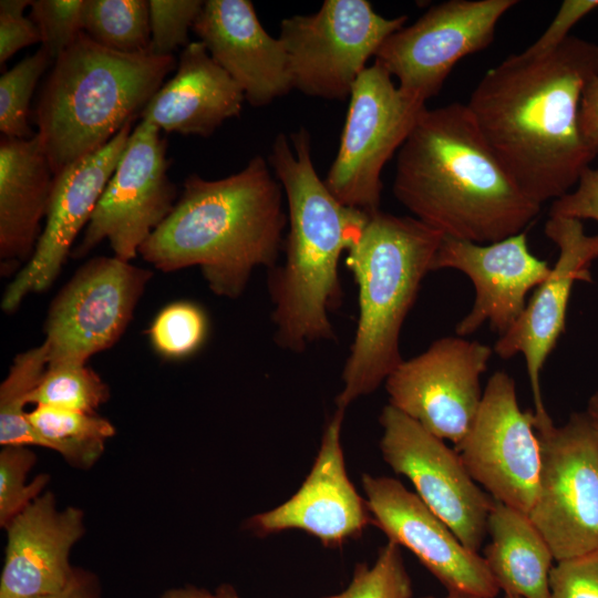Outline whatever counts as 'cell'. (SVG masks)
Returning <instances> with one entry per match:
<instances>
[{"label": "cell", "instance_id": "obj_37", "mask_svg": "<svg viewBox=\"0 0 598 598\" xmlns=\"http://www.w3.org/2000/svg\"><path fill=\"white\" fill-rule=\"evenodd\" d=\"M30 0L0 1V64L3 65L19 50L41 42L38 28L23 16Z\"/></svg>", "mask_w": 598, "mask_h": 598}, {"label": "cell", "instance_id": "obj_46", "mask_svg": "<svg viewBox=\"0 0 598 598\" xmlns=\"http://www.w3.org/2000/svg\"><path fill=\"white\" fill-rule=\"evenodd\" d=\"M504 598H519V597L513 596V595H505Z\"/></svg>", "mask_w": 598, "mask_h": 598}, {"label": "cell", "instance_id": "obj_11", "mask_svg": "<svg viewBox=\"0 0 598 598\" xmlns=\"http://www.w3.org/2000/svg\"><path fill=\"white\" fill-rule=\"evenodd\" d=\"M153 272L115 256L82 265L50 305L48 364L86 363L125 332Z\"/></svg>", "mask_w": 598, "mask_h": 598}, {"label": "cell", "instance_id": "obj_27", "mask_svg": "<svg viewBox=\"0 0 598 598\" xmlns=\"http://www.w3.org/2000/svg\"><path fill=\"white\" fill-rule=\"evenodd\" d=\"M82 31L96 44L118 53L150 52L148 1L84 0Z\"/></svg>", "mask_w": 598, "mask_h": 598}, {"label": "cell", "instance_id": "obj_39", "mask_svg": "<svg viewBox=\"0 0 598 598\" xmlns=\"http://www.w3.org/2000/svg\"><path fill=\"white\" fill-rule=\"evenodd\" d=\"M549 216H561L598 223V169L587 167L580 175L575 189L555 199Z\"/></svg>", "mask_w": 598, "mask_h": 598}, {"label": "cell", "instance_id": "obj_26", "mask_svg": "<svg viewBox=\"0 0 598 598\" xmlns=\"http://www.w3.org/2000/svg\"><path fill=\"white\" fill-rule=\"evenodd\" d=\"M39 446L58 452L70 465L86 470L102 456L113 424L97 415L75 410L35 405L28 412Z\"/></svg>", "mask_w": 598, "mask_h": 598}, {"label": "cell", "instance_id": "obj_35", "mask_svg": "<svg viewBox=\"0 0 598 598\" xmlns=\"http://www.w3.org/2000/svg\"><path fill=\"white\" fill-rule=\"evenodd\" d=\"M84 0H35L29 18L38 28L42 48L51 59L64 52L82 32Z\"/></svg>", "mask_w": 598, "mask_h": 598}, {"label": "cell", "instance_id": "obj_13", "mask_svg": "<svg viewBox=\"0 0 598 598\" xmlns=\"http://www.w3.org/2000/svg\"><path fill=\"white\" fill-rule=\"evenodd\" d=\"M493 349L465 337H443L403 360L386 378L389 404L441 440L458 444L477 414L481 377Z\"/></svg>", "mask_w": 598, "mask_h": 598}, {"label": "cell", "instance_id": "obj_38", "mask_svg": "<svg viewBox=\"0 0 598 598\" xmlns=\"http://www.w3.org/2000/svg\"><path fill=\"white\" fill-rule=\"evenodd\" d=\"M598 9V0H565L542 35L522 53L539 56L559 47L584 17Z\"/></svg>", "mask_w": 598, "mask_h": 598}, {"label": "cell", "instance_id": "obj_31", "mask_svg": "<svg viewBox=\"0 0 598 598\" xmlns=\"http://www.w3.org/2000/svg\"><path fill=\"white\" fill-rule=\"evenodd\" d=\"M208 333V319L204 310L188 301H178L163 308L154 318L148 337L155 351L167 359H182L193 354Z\"/></svg>", "mask_w": 598, "mask_h": 598}, {"label": "cell", "instance_id": "obj_4", "mask_svg": "<svg viewBox=\"0 0 598 598\" xmlns=\"http://www.w3.org/2000/svg\"><path fill=\"white\" fill-rule=\"evenodd\" d=\"M268 164L288 206L285 260L269 271L275 340L301 352L311 343L332 340L330 312L342 299L338 266L368 219L364 212L339 202L312 163L306 128L276 136Z\"/></svg>", "mask_w": 598, "mask_h": 598}, {"label": "cell", "instance_id": "obj_22", "mask_svg": "<svg viewBox=\"0 0 598 598\" xmlns=\"http://www.w3.org/2000/svg\"><path fill=\"white\" fill-rule=\"evenodd\" d=\"M6 530L0 598H40L70 584L76 570L70 553L85 532L81 509H60L54 495L44 492Z\"/></svg>", "mask_w": 598, "mask_h": 598}, {"label": "cell", "instance_id": "obj_34", "mask_svg": "<svg viewBox=\"0 0 598 598\" xmlns=\"http://www.w3.org/2000/svg\"><path fill=\"white\" fill-rule=\"evenodd\" d=\"M203 6L200 0H150V52L165 56L179 47L184 49Z\"/></svg>", "mask_w": 598, "mask_h": 598}, {"label": "cell", "instance_id": "obj_29", "mask_svg": "<svg viewBox=\"0 0 598 598\" xmlns=\"http://www.w3.org/2000/svg\"><path fill=\"white\" fill-rule=\"evenodd\" d=\"M110 398V389L86 363L48 364L28 404L96 413Z\"/></svg>", "mask_w": 598, "mask_h": 598}, {"label": "cell", "instance_id": "obj_44", "mask_svg": "<svg viewBox=\"0 0 598 598\" xmlns=\"http://www.w3.org/2000/svg\"><path fill=\"white\" fill-rule=\"evenodd\" d=\"M216 598H238L237 594L229 587H221L216 594Z\"/></svg>", "mask_w": 598, "mask_h": 598}, {"label": "cell", "instance_id": "obj_17", "mask_svg": "<svg viewBox=\"0 0 598 598\" xmlns=\"http://www.w3.org/2000/svg\"><path fill=\"white\" fill-rule=\"evenodd\" d=\"M375 526L409 549L446 591L495 598L501 589L483 556L467 548L448 526L399 480L362 476Z\"/></svg>", "mask_w": 598, "mask_h": 598}, {"label": "cell", "instance_id": "obj_28", "mask_svg": "<svg viewBox=\"0 0 598 598\" xmlns=\"http://www.w3.org/2000/svg\"><path fill=\"white\" fill-rule=\"evenodd\" d=\"M48 363V347L44 342L17 354L13 359L9 373L0 385L1 446H39L24 408Z\"/></svg>", "mask_w": 598, "mask_h": 598}, {"label": "cell", "instance_id": "obj_2", "mask_svg": "<svg viewBox=\"0 0 598 598\" xmlns=\"http://www.w3.org/2000/svg\"><path fill=\"white\" fill-rule=\"evenodd\" d=\"M393 194L443 236L488 244L540 213L502 165L466 104L425 109L396 153Z\"/></svg>", "mask_w": 598, "mask_h": 598}, {"label": "cell", "instance_id": "obj_42", "mask_svg": "<svg viewBox=\"0 0 598 598\" xmlns=\"http://www.w3.org/2000/svg\"><path fill=\"white\" fill-rule=\"evenodd\" d=\"M161 598H216V596L205 589L186 586L169 589L164 592Z\"/></svg>", "mask_w": 598, "mask_h": 598}, {"label": "cell", "instance_id": "obj_1", "mask_svg": "<svg viewBox=\"0 0 598 598\" xmlns=\"http://www.w3.org/2000/svg\"><path fill=\"white\" fill-rule=\"evenodd\" d=\"M598 75V44L570 35L539 56L512 54L489 69L466 106L484 140L535 203L569 193L595 158L579 107Z\"/></svg>", "mask_w": 598, "mask_h": 598}, {"label": "cell", "instance_id": "obj_41", "mask_svg": "<svg viewBox=\"0 0 598 598\" xmlns=\"http://www.w3.org/2000/svg\"><path fill=\"white\" fill-rule=\"evenodd\" d=\"M40 598H102V595L96 577L76 568L72 580L63 590Z\"/></svg>", "mask_w": 598, "mask_h": 598}, {"label": "cell", "instance_id": "obj_6", "mask_svg": "<svg viewBox=\"0 0 598 598\" xmlns=\"http://www.w3.org/2000/svg\"><path fill=\"white\" fill-rule=\"evenodd\" d=\"M443 235L415 217L369 214L346 264L358 287L359 319L337 409L371 394L403 361L400 334Z\"/></svg>", "mask_w": 598, "mask_h": 598}, {"label": "cell", "instance_id": "obj_33", "mask_svg": "<svg viewBox=\"0 0 598 598\" xmlns=\"http://www.w3.org/2000/svg\"><path fill=\"white\" fill-rule=\"evenodd\" d=\"M37 461L29 446H2L0 452V525L4 529L30 506L50 481L40 474L31 482L27 476Z\"/></svg>", "mask_w": 598, "mask_h": 598}, {"label": "cell", "instance_id": "obj_43", "mask_svg": "<svg viewBox=\"0 0 598 598\" xmlns=\"http://www.w3.org/2000/svg\"><path fill=\"white\" fill-rule=\"evenodd\" d=\"M585 412L598 435V390L590 395Z\"/></svg>", "mask_w": 598, "mask_h": 598}, {"label": "cell", "instance_id": "obj_15", "mask_svg": "<svg viewBox=\"0 0 598 598\" xmlns=\"http://www.w3.org/2000/svg\"><path fill=\"white\" fill-rule=\"evenodd\" d=\"M384 462L405 476L416 495L470 549L487 534L493 498L472 478L461 456L391 404L380 414Z\"/></svg>", "mask_w": 598, "mask_h": 598}, {"label": "cell", "instance_id": "obj_21", "mask_svg": "<svg viewBox=\"0 0 598 598\" xmlns=\"http://www.w3.org/2000/svg\"><path fill=\"white\" fill-rule=\"evenodd\" d=\"M193 31L252 106L292 90L285 47L264 29L250 1H204Z\"/></svg>", "mask_w": 598, "mask_h": 598}, {"label": "cell", "instance_id": "obj_24", "mask_svg": "<svg viewBox=\"0 0 598 598\" xmlns=\"http://www.w3.org/2000/svg\"><path fill=\"white\" fill-rule=\"evenodd\" d=\"M54 175L37 135L0 141V271L14 274L31 259Z\"/></svg>", "mask_w": 598, "mask_h": 598}, {"label": "cell", "instance_id": "obj_19", "mask_svg": "<svg viewBox=\"0 0 598 598\" xmlns=\"http://www.w3.org/2000/svg\"><path fill=\"white\" fill-rule=\"evenodd\" d=\"M550 268L529 250L526 231L488 244L443 236L432 264V271L458 270L474 286L473 306L455 327L460 337L474 333L485 322L498 336L505 333Z\"/></svg>", "mask_w": 598, "mask_h": 598}, {"label": "cell", "instance_id": "obj_9", "mask_svg": "<svg viewBox=\"0 0 598 598\" xmlns=\"http://www.w3.org/2000/svg\"><path fill=\"white\" fill-rule=\"evenodd\" d=\"M349 97L339 148L324 183L343 205L372 214L380 209L384 165L426 106L402 93L375 61L359 75Z\"/></svg>", "mask_w": 598, "mask_h": 598}, {"label": "cell", "instance_id": "obj_36", "mask_svg": "<svg viewBox=\"0 0 598 598\" xmlns=\"http://www.w3.org/2000/svg\"><path fill=\"white\" fill-rule=\"evenodd\" d=\"M556 563L549 577V598H598V548Z\"/></svg>", "mask_w": 598, "mask_h": 598}, {"label": "cell", "instance_id": "obj_20", "mask_svg": "<svg viewBox=\"0 0 598 598\" xmlns=\"http://www.w3.org/2000/svg\"><path fill=\"white\" fill-rule=\"evenodd\" d=\"M343 409H337L322 434L319 452L300 488L279 506L259 513L247 527L260 536L298 529L327 547L358 538L373 523L367 499L348 477L341 427Z\"/></svg>", "mask_w": 598, "mask_h": 598}, {"label": "cell", "instance_id": "obj_30", "mask_svg": "<svg viewBox=\"0 0 598 598\" xmlns=\"http://www.w3.org/2000/svg\"><path fill=\"white\" fill-rule=\"evenodd\" d=\"M54 62L41 47L0 78V131L10 138L37 135L28 123L32 94L42 74Z\"/></svg>", "mask_w": 598, "mask_h": 598}, {"label": "cell", "instance_id": "obj_16", "mask_svg": "<svg viewBox=\"0 0 598 598\" xmlns=\"http://www.w3.org/2000/svg\"><path fill=\"white\" fill-rule=\"evenodd\" d=\"M545 234L558 248L548 276L513 326L498 336L493 351L508 360L522 354L529 380L536 425L551 422L542 394L540 374L547 358L566 329L567 309L576 282H592L591 266L598 259V234L588 235L581 220L549 216Z\"/></svg>", "mask_w": 598, "mask_h": 598}, {"label": "cell", "instance_id": "obj_5", "mask_svg": "<svg viewBox=\"0 0 598 598\" xmlns=\"http://www.w3.org/2000/svg\"><path fill=\"white\" fill-rule=\"evenodd\" d=\"M176 68L173 55L118 53L82 31L53 62L34 110L53 175L105 146L142 114Z\"/></svg>", "mask_w": 598, "mask_h": 598}, {"label": "cell", "instance_id": "obj_40", "mask_svg": "<svg viewBox=\"0 0 598 598\" xmlns=\"http://www.w3.org/2000/svg\"><path fill=\"white\" fill-rule=\"evenodd\" d=\"M581 136L596 157L598 155V75L586 85L579 107Z\"/></svg>", "mask_w": 598, "mask_h": 598}, {"label": "cell", "instance_id": "obj_12", "mask_svg": "<svg viewBox=\"0 0 598 598\" xmlns=\"http://www.w3.org/2000/svg\"><path fill=\"white\" fill-rule=\"evenodd\" d=\"M166 145L161 130L146 120L132 131L73 257H84L105 239L116 258L130 262L136 257L177 202Z\"/></svg>", "mask_w": 598, "mask_h": 598}, {"label": "cell", "instance_id": "obj_32", "mask_svg": "<svg viewBox=\"0 0 598 598\" xmlns=\"http://www.w3.org/2000/svg\"><path fill=\"white\" fill-rule=\"evenodd\" d=\"M412 582L400 546L388 542L371 566L358 564L349 585L323 598H411Z\"/></svg>", "mask_w": 598, "mask_h": 598}, {"label": "cell", "instance_id": "obj_18", "mask_svg": "<svg viewBox=\"0 0 598 598\" xmlns=\"http://www.w3.org/2000/svg\"><path fill=\"white\" fill-rule=\"evenodd\" d=\"M132 123H126L105 146L54 176L45 225L31 259L3 293L4 312H14L29 293L52 286L117 166L132 134Z\"/></svg>", "mask_w": 598, "mask_h": 598}, {"label": "cell", "instance_id": "obj_25", "mask_svg": "<svg viewBox=\"0 0 598 598\" xmlns=\"http://www.w3.org/2000/svg\"><path fill=\"white\" fill-rule=\"evenodd\" d=\"M484 560L505 595L549 598L554 555L528 515L493 499Z\"/></svg>", "mask_w": 598, "mask_h": 598}, {"label": "cell", "instance_id": "obj_7", "mask_svg": "<svg viewBox=\"0 0 598 598\" xmlns=\"http://www.w3.org/2000/svg\"><path fill=\"white\" fill-rule=\"evenodd\" d=\"M542 450L528 517L556 561L598 548V435L586 412L536 426Z\"/></svg>", "mask_w": 598, "mask_h": 598}, {"label": "cell", "instance_id": "obj_3", "mask_svg": "<svg viewBox=\"0 0 598 598\" xmlns=\"http://www.w3.org/2000/svg\"><path fill=\"white\" fill-rule=\"evenodd\" d=\"M269 167L255 156L225 178L190 174L138 254L164 272L198 266L215 295L237 299L252 271L272 269L283 247L285 195Z\"/></svg>", "mask_w": 598, "mask_h": 598}, {"label": "cell", "instance_id": "obj_10", "mask_svg": "<svg viewBox=\"0 0 598 598\" xmlns=\"http://www.w3.org/2000/svg\"><path fill=\"white\" fill-rule=\"evenodd\" d=\"M516 0H448L432 6L414 23L390 34L378 62L406 96L426 103L439 94L463 58L486 49L502 17Z\"/></svg>", "mask_w": 598, "mask_h": 598}, {"label": "cell", "instance_id": "obj_45", "mask_svg": "<svg viewBox=\"0 0 598 598\" xmlns=\"http://www.w3.org/2000/svg\"><path fill=\"white\" fill-rule=\"evenodd\" d=\"M421 598H480V597L468 595V594H464V592L447 591L446 595H444L442 597L426 596V597H421Z\"/></svg>", "mask_w": 598, "mask_h": 598}, {"label": "cell", "instance_id": "obj_8", "mask_svg": "<svg viewBox=\"0 0 598 598\" xmlns=\"http://www.w3.org/2000/svg\"><path fill=\"white\" fill-rule=\"evenodd\" d=\"M406 20L384 18L365 0H326L317 12L283 19L278 38L292 89L326 100L347 99L369 58Z\"/></svg>", "mask_w": 598, "mask_h": 598}, {"label": "cell", "instance_id": "obj_23", "mask_svg": "<svg viewBox=\"0 0 598 598\" xmlns=\"http://www.w3.org/2000/svg\"><path fill=\"white\" fill-rule=\"evenodd\" d=\"M245 95L200 41L181 52L174 76L154 94L141 114L167 133L209 137L226 120L238 116Z\"/></svg>", "mask_w": 598, "mask_h": 598}, {"label": "cell", "instance_id": "obj_14", "mask_svg": "<svg viewBox=\"0 0 598 598\" xmlns=\"http://www.w3.org/2000/svg\"><path fill=\"white\" fill-rule=\"evenodd\" d=\"M455 451L493 499L528 514L538 487L540 442L534 412L520 409L507 372L489 377L475 420Z\"/></svg>", "mask_w": 598, "mask_h": 598}]
</instances>
